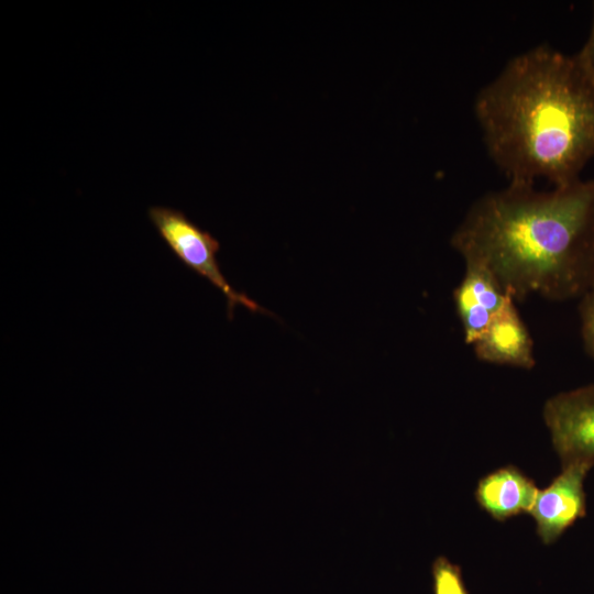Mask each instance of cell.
<instances>
[{"label":"cell","instance_id":"6da1fadb","mask_svg":"<svg viewBox=\"0 0 594 594\" xmlns=\"http://www.w3.org/2000/svg\"><path fill=\"white\" fill-rule=\"evenodd\" d=\"M450 243L515 300L581 297L594 284V178L550 191L508 183L474 201Z\"/></svg>","mask_w":594,"mask_h":594},{"label":"cell","instance_id":"7a4b0ae2","mask_svg":"<svg viewBox=\"0 0 594 594\" xmlns=\"http://www.w3.org/2000/svg\"><path fill=\"white\" fill-rule=\"evenodd\" d=\"M474 113L510 184L565 186L594 157V79L575 54L540 45L515 56L480 90Z\"/></svg>","mask_w":594,"mask_h":594},{"label":"cell","instance_id":"3957f363","mask_svg":"<svg viewBox=\"0 0 594 594\" xmlns=\"http://www.w3.org/2000/svg\"><path fill=\"white\" fill-rule=\"evenodd\" d=\"M147 216L175 256L226 296L229 319L233 318L238 305L252 312H268L246 294L235 290L229 284L217 260L220 242L210 232L202 230L178 209L153 206L148 208Z\"/></svg>","mask_w":594,"mask_h":594},{"label":"cell","instance_id":"277c9868","mask_svg":"<svg viewBox=\"0 0 594 594\" xmlns=\"http://www.w3.org/2000/svg\"><path fill=\"white\" fill-rule=\"evenodd\" d=\"M542 416L561 465L581 462L594 468V384L551 396Z\"/></svg>","mask_w":594,"mask_h":594},{"label":"cell","instance_id":"5b68a950","mask_svg":"<svg viewBox=\"0 0 594 594\" xmlns=\"http://www.w3.org/2000/svg\"><path fill=\"white\" fill-rule=\"evenodd\" d=\"M591 468L581 462L561 465V472L538 490L529 512L543 544L554 543L586 514L585 477Z\"/></svg>","mask_w":594,"mask_h":594},{"label":"cell","instance_id":"8992f818","mask_svg":"<svg viewBox=\"0 0 594 594\" xmlns=\"http://www.w3.org/2000/svg\"><path fill=\"white\" fill-rule=\"evenodd\" d=\"M510 298L487 270L465 264L463 278L453 293L465 343L472 344Z\"/></svg>","mask_w":594,"mask_h":594},{"label":"cell","instance_id":"52a82bcc","mask_svg":"<svg viewBox=\"0 0 594 594\" xmlns=\"http://www.w3.org/2000/svg\"><path fill=\"white\" fill-rule=\"evenodd\" d=\"M480 361L517 369L535 366L534 343L515 299L510 298L485 331L471 344Z\"/></svg>","mask_w":594,"mask_h":594},{"label":"cell","instance_id":"ba28073f","mask_svg":"<svg viewBox=\"0 0 594 594\" xmlns=\"http://www.w3.org/2000/svg\"><path fill=\"white\" fill-rule=\"evenodd\" d=\"M538 490L532 479L519 468L508 464L481 477L474 497L488 516L505 521L529 514Z\"/></svg>","mask_w":594,"mask_h":594},{"label":"cell","instance_id":"9c48e42d","mask_svg":"<svg viewBox=\"0 0 594 594\" xmlns=\"http://www.w3.org/2000/svg\"><path fill=\"white\" fill-rule=\"evenodd\" d=\"M433 594H470L461 568L447 557L436 558L431 566Z\"/></svg>","mask_w":594,"mask_h":594},{"label":"cell","instance_id":"30bf717a","mask_svg":"<svg viewBox=\"0 0 594 594\" xmlns=\"http://www.w3.org/2000/svg\"><path fill=\"white\" fill-rule=\"evenodd\" d=\"M579 314L583 343L594 361V284L581 296Z\"/></svg>","mask_w":594,"mask_h":594},{"label":"cell","instance_id":"8fae6325","mask_svg":"<svg viewBox=\"0 0 594 594\" xmlns=\"http://www.w3.org/2000/svg\"><path fill=\"white\" fill-rule=\"evenodd\" d=\"M582 66L594 79V3H593V20L590 35L583 47L575 54Z\"/></svg>","mask_w":594,"mask_h":594}]
</instances>
